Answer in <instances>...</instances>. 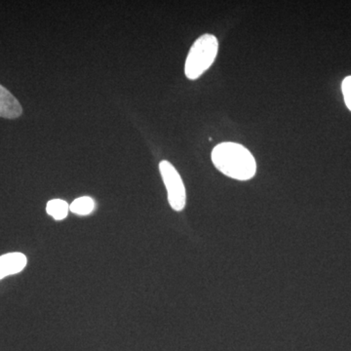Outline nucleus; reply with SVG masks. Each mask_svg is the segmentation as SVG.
Returning <instances> with one entry per match:
<instances>
[{
  "instance_id": "obj_3",
  "label": "nucleus",
  "mask_w": 351,
  "mask_h": 351,
  "mask_svg": "<svg viewBox=\"0 0 351 351\" xmlns=\"http://www.w3.org/2000/svg\"><path fill=\"white\" fill-rule=\"evenodd\" d=\"M159 171L167 189L170 206L175 211H182L186 206V195L181 176L169 161H161L159 163Z\"/></svg>"
},
{
  "instance_id": "obj_2",
  "label": "nucleus",
  "mask_w": 351,
  "mask_h": 351,
  "mask_svg": "<svg viewBox=\"0 0 351 351\" xmlns=\"http://www.w3.org/2000/svg\"><path fill=\"white\" fill-rule=\"evenodd\" d=\"M218 39L213 34H203L191 46L186 64L184 73L191 80L199 78L213 64L218 55Z\"/></svg>"
},
{
  "instance_id": "obj_5",
  "label": "nucleus",
  "mask_w": 351,
  "mask_h": 351,
  "mask_svg": "<svg viewBox=\"0 0 351 351\" xmlns=\"http://www.w3.org/2000/svg\"><path fill=\"white\" fill-rule=\"evenodd\" d=\"M22 106L6 88L0 85V117L14 119L21 117Z\"/></svg>"
},
{
  "instance_id": "obj_8",
  "label": "nucleus",
  "mask_w": 351,
  "mask_h": 351,
  "mask_svg": "<svg viewBox=\"0 0 351 351\" xmlns=\"http://www.w3.org/2000/svg\"><path fill=\"white\" fill-rule=\"evenodd\" d=\"M341 89H343V98H345L346 107H348V110L351 112V76H348V77L343 80Z\"/></svg>"
},
{
  "instance_id": "obj_7",
  "label": "nucleus",
  "mask_w": 351,
  "mask_h": 351,
  "mask_svg": "<svg viewBox=\"0 0 351 351\" xmlns=\"http://www.w3.org/2000/svg\"><path fill=\"white\" fill-rule=\"evenodd\" d=\"M95 209V201L91 197L83 196L77 198L69 205V211L73 214L80 215V216H87L91 214Z\"/></svg>"
},
{
  "instance_id": "obj_6",
  "label": "nucleus",
  "mask_w": 351,
  "mask_h": 351,
  "mask_svg": "<svg viewBox=\"0 0 351 351\" xmlns=\"http://www.w3.org/2000/svg\"><path fill=\"white\" fill-rule=\"evenodd\" d=\"M69 211V205L64 200L52 199L47 203L46 212L56 221L66 219Z\"/></svg>"
},
{
  "instance_id": "obj_1",
  "label": "nucleus",
  "mask_w": 351,
  "mask_h": 351,
  "mask_svg": "<svg viewBox=\"0 0 351 351\" xmlns=\"http://www.w3.org/2000/svg\"><path fill=\"white\" fill-rule=\"evenodd\" d=\"M211 156L215 167L232 179L248 181L257 171L255 157L242 145L221 143L214 147Z\"/></svg>"
},
{
  "instance_id": "obj_4",
  "label": "nucleus",
  "mask_w": 351,
  "mask_h": 351,
  "mask_svg": "<svg viewBox=\"0 0 351 351\" xmlns=\"http://www.w3.org/2000/svg\"><path fill=\"white\" fill-rule=\"evenodd\" d=\"M27 257L22 253H9L0 257V280L19 274L27 265Z\"/></svg>"
}]
</instances>
